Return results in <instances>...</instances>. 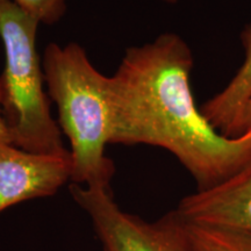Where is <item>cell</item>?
I'll return each mask as SVG.
<instances>
[{"mask_svg": "<svg viewBox=\"0 0 251 251\" xmlns=\"http://www.w3.org/2000/svg\"><path fill=\"white\" fill-rule=\"evenodd\" d=\"M192 50L175 33L126 51L109 77V144H147L177 157L197 191L222 184L251 163V131L218 133L197 107L190 85Z\"/></svg>", "mask_w": 251, "mask_h": 251, "instance_id": "6da1fadb", "label": "cell"}, {"mask_svg": "<svg viewBox=\"0 0 251 251\" xmlns=\"http://www.w3.org/2000/svg\"><path fill=\"white\" fill-rule=\"evenodd\" d=\"M42 67L48 94L57 105L59 128L70 142V181L111 190L115 168L105 155L111 137L109 77L100 74L75 42L50 43Z\"/></svg>", "mask_w": 251, "mask_h": 251, "instance_id": "7a4b0ae2", "label": "cell"}, {"mask_svg": "<svg viewBox=\"0 0 251 251\" xmlns=\"http://www.w3.org/2000/svg\"><path fill=\"white\" fill-rule=\"evenodd\" d=\"M40 23L12 0H0L5 68L0 77L2 117L13 146L34 153L67 155L62 130L50 114L46 77L36 49Z\"/></svg>", "mask_w": 251, "mask_h": 251, "instance_id": "3957f363", "label": "cell"}, {"mask_svg": "<svg viewBox=\"0 0 251 251\" xmlns=\"http://www.w3.org/2000/svg\"><path fill=\"white\" fill-rule=\"evenodd\" d=\"M69 190L91 219L102 251H197L176 209L156 221H146L122 211L112 190L72 183Z\"/></svg>", "mask_w": 251, "mask_h": 251, "instance_id": "277c9868", "label": "cell"}, {"mask_svg": "<svg viewBox=\"0 0 251 251\" xmlns=\"http://www.w3.org/2000/svg\"><path fill=\"white\" fill-rule=\"evenodd\" d=\"M70 177V153L43 155L0 144V213L28 200L54 196Z\"/></svg>", "mask_w": 251, "mask_h": 251, "instance_id": "5b68a950", "label": "cell"}, {"mask_svg": "<svg viewBox=\"0 0 251 251\" xmlns=\"http://www.w3.org/2000/svg\"><path fill=\"white\" fill-rule=\"evenodd\" d=\"M176 212L187 224L251 235V163L222 184L183 198Z\"/></svg>", "mask_w": 251, "mask_h": 251, "instance_id": "8992f818", "label": "cell"}, {"mask_svg": "<svg viewBox=\"0 0 251 251\" xmlns=\"http://www.w3.org/2000/svg\"><path fill=\"white\" fill-rule=\"evenodd\" d=\"M244 62L221 92L200 107L202 115L214 129L230 139L233 126L251 94V24L241 33Z\"/></svg>", "mask_w": 251, "mask_h": 251, "instance_id": "52a82bcc", "label": "cell"}, {"mask_svg": "<svg viewBox=\"0 0 251 251\" xmlns=\"http://www.w3.org/2000/svg\"><path fill=\"white\" fill-rule=\"evenodd\" d=\"M186 224L197 251H251V235L242 231Z\"/></svg>", "mask_w": 251, "mask_h": 251, "instance_id": "ba28073f", "label": "cell"}, {"mask_svg": "<svg viewBox=\"0 0 251 251\" xmlns=\"http://www.w3.org/2000/svg\"><path fill=\"white\" fill-rule=\"evenodd\" d=\"M14 2L40 24L45 25L58 23L67 11L65 0H14Z\"/></svg>", "mask_w": 251, "mask_h": 251, "instance_id": "9c48e42d", "label": "cell"}, {"mask_svg": "<svg viewBox=\"0 0 251 251\" xmlns=\"http://www.w3.org/2000/svg\"><path fill=\"white\" fill-rule=\"evenodd\" d=\"M251 131V94L244 103L242 111L238 115L236 122L233 126L230 133V139H238Z\"/></svg>", "mask_w": 251, "mask_h": 251, "instance_id": "30bf717a", "label": "cell"}, {"mask_svg": "<svg viewBox=\"0 0 251 251\" xmlns=\"http://www.w3.org/2000/svg\"><path fill=\"white\" fill-rule=\"evenodd\" d=\"M0 144H12L9 140L7 128H6L1 109V92H0Z\"/></svg>", "mask_w": 251, "mask_h": 251, "instance_id": "8fae6325", "label": "cell"}, {"mask_svg": "<svg viewBox=\"0 0 251 251\" xmlns=\"http://www.w3.org/2000/svg\"><path fill=\"white\" fill-rule=\"evenodd\" d=\"M163 1H164V2H168V4L174 5V4H177L178 0H163Z\"/></svg>", "mask_w": 251, "mask_h": 251, "instance_id": "7c38bea8", "label": "cell"}]
</instances>
